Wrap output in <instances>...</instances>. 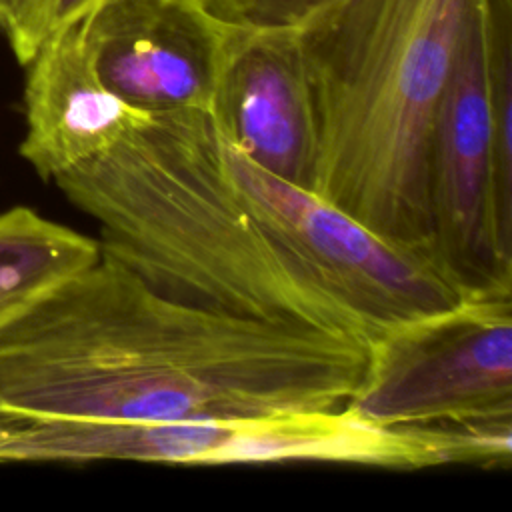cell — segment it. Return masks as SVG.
<instances>
[{
    "label": "cell",
    "mask_w": 512,
    "mask_h": 512,
    "mask_svg": "<svg viewBox=\"0 0 512 512\" xmlns=\"http://www.w3.org/2000/svg\"><path fill=\"white\" fill-rule=\"evenodd\" d=\"M368 344L178 302L104 254L0 330V406L100 420L330 412Z\"/></svg>",
    "instance_id": "obj_1"
},
{
    "label": "cell",
    "mask_w": 512,
    "mask_h": 512,
    "mask_svg": "<svg viewBox=\"0 0 512 512\" xmlns=\"http://www.w3.org/2000/svg\"><path fill=\"white\" fill-rule=\"evenodd\" d=\"M54 182L100 224L104 254L178 302L376 338L300 238L236 176L210 112L154 114Z\"/></svg>",
    "instance_id": "obj_2"
},
{
    "label": "cell",
    "mask_w": 512,
    "mask_h": 512,
    "mask_svg": "<svg viewBox=\"0 0 512 512\" xmlns=\"http://www.w3.org/2000/svg\"><path fill=\"white\" fill-rule=\"evenodd\" d=\"M472 2L334 0L296 28L318 126L312 192L396 246L432 250L430 140Z\"/></svg>",
    "instance_id": "obj_3"
},
{
    "label": "cell",
    "mask_w": 512,
    "mask_h": 512,
    "mask_svg": "<svg viewBox=\"0 0 512 512\" xmlns=\"http://www.w3.org/2000/svg\"><path fill=\"white\" fill-rule=\"evenodd\" d=\"M220 466L338 462L408 468L412 444L400 426H376L346 408L330 412L100 420L0 406V462H98Z\"/></svg>",
    "instance_id": "obj_4"
},
{
    "label": "cell",
    "mask_w": 512,
    "mask_h": 512,
    "mask_svg": "<svg viewBox=\"0 0 512 512\" xmlns=\"http://www.w3.org/2000/svg\"><path fill=\"white\" fill-rule=\"evenodd\" d=\"M432 250L466 296H512V140L496 130L474 0L434 118L428 156Z\"/></svg>",
    "instance_id": "obj_5"
},
{
    "label": "cell",
    "mask_w": 512,
    "mask_h": 512,
    "mask_svg": "<svg viewBox=\"0 0 512 512\" xmlns=\"http://www.w3.org/2000/svg\"><path fill=\"white\" fill-rule=\"evenodd\" d=\"M344 408L376 426L512 414V296H466L388 328Z\"/></svg>",
    "instance_id": "obj_6"
},
{
    "label": "cell",
    "mask_w": 512,
    "mask_h": 512,
    "mask_svg": "<svg viewBox=\"0 0 512 512\" xmlns=\"http://www.w3.org/2000/svg\"><path fill=\"white\" fill-rule=\"evenodd\" d=\"M80 30L100 80L132 108L212 112L234 26L204 0H104Z\"/></svg>",
    "instance_id": "obj_7"
},
{
    "label": "cell",
    "mask_w": 512,
    "mask_h": 512,
    "mask_svg": "<svg viewBox=\"0 0 512 512\" xmlns=\"http://www.w3.org/2000/svg\"><path fill=\"white\" fill-rule=\"evenodd\" d=\"M210 114L254 164L314 188L316 106L296 28L234 26Z\"/></svg>",
    "instance_id": "obj_8"
},
{
    "label": "cell",
    "mask_w": 512,
    "mask_h": 512,
    "mask_svg": "<svg viewBox=\"0 0 512 512\" xmlns=\"http://www.w3.org/2000/svg\"><path fill=\"white\" fill-rule=\"evenodd\" d=\"M26 66L20 154L42 178L54 180L104 154L152 116L126 104L100 80L80 22L50 38Z\"/></svg>",
    "instance_id": "obj_9"
},
{
    "label": "cell",
    "mask_w": 512,
    "mask_h": 512,
    "mask_svg": "<svg viewBox=\"0 0 512 512\" xmlns=\"http://www.w3.org/2000/svg\"><path fill=\"white\" fill-rule=\"evenodd\" d=\"M100 242L30 208L0 214V330L56 286L94 264Z\"/></svg>",
    "instance_id": "obj_10"
},
{
    "label": "cell",
    "mask_w": 512,
    "mask_h": 512,
    "mask_svg": "<svg viewBox=\"0 0 512 512\" xmlns=\"http://www.w3.org/2000/svg\"><path fill=\"white\" fill-rule=\"evenodd\" d=\"M104 0H16L4 34L20 64L32 56L56 34L82 22Z\"/></svg>",
    "instance_id": "obj_11"
},
{
    "label": "cell",
    "mask_w": 512,
    "mask_h": 512,
    "mask_svg": "<svg viewBox=\"0 0 512 512\" xmlns=\"http://www.w3.org/2000/svg\"><path fill=\"white\" fill-rule=\"evenodd\" d=\"M334 0H204L208 10L242 28H298Z\"/></svg>",
    "instance_id": "obj_12"
},
{
    "label": "cell",
    "mask_w": 512,
    "mask_h": 512,
    "mask_svg": "<svg viewBox=\"0 0 512 512\" xmlns=\"http://www.w3.org/2000/svg\"><path fill=\"white\" fill-rule=\"evenodd\" d=\"M14 4H16V0H0V30H4L6 22L10 20Z\"/></svg>",
    "instance_id": "obj_13"
}]
</instances>
